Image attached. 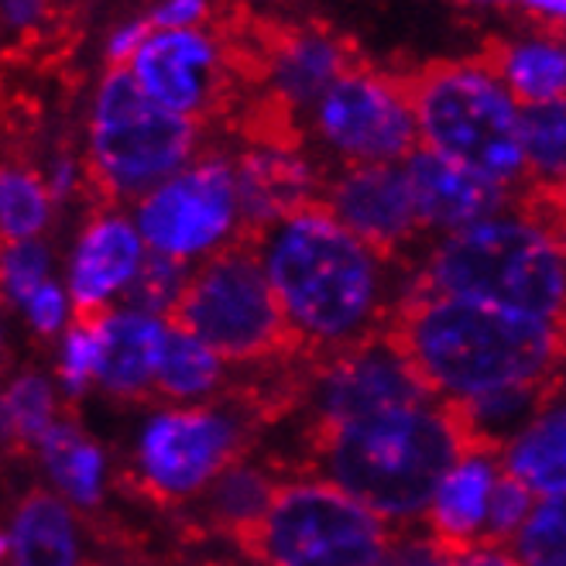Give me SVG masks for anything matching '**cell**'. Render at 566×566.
I'll list each match as a JSON object with an SVG mask.
<instances>
[{"mask_svg": "<svg viewBox=\"0 0 566 566\" xmlns=\"http://www.w3.org/2000/svg\"><path fill=\"white\" fill-rule=\"evenodd\" d=\"M381 333L437 402L566 378V329L474 298L409 285Z\"/></svg>", "mask_w": 566, "mask_h": 566, "instance_id": "6da1fadb", "label": "cell"}, {"mask_svg": "<svg viewBox=\"0 0 566 566\" xmlns=\"http://www.w3.org/2000/svg\"><path fill=\"white\" fill-rule=\"evenodd\" d=\"M244 234L261 251L303 357L323 360L381 333L391 310L385 303L388 261L354 238L323 203H310L272 227Z\"/></svg>", "mask_w": 566, "mask_h": 566, "instance_id": "7a4b0ae2", "label": "cell"}, {"mask_svg": "<svg viewBox=\"0 0 566 566\" xmlns=\"http://www.w3.org/2000/svg\"><path fill=\"white\" fill-rule=\"evenodd\" d=\"M463 440L443 402L303 429V478L337 484L385 522H422Z\"/></svg>", "mask_w": 566, "mask_h": 566, "instance_id": "3957f363", "label": "cell"}, {"mask_svg": "<svg viewBox=\"0 0 566 566\" xmlns=\"http://www.w3.org/2000/svg\"><path fill=\"white\" fill-rule=\"evenodd\" d=\"M412 289L474 298L566 329V254L518 210L440 238Z\"/></svg>", "mask_w": 566, "mask_h": 566, "instance_id": "277c9868", "label": "cell"}, {"mask_svg": "<svg viewBox=\"0 0 566 566\" xmlns=\"http://www.w3.org/2000/svg\"><path fill=\"white\" fill-rule=\"evenodd\" d=\"M161 319L210 347L223 364H282L303 357L261 251L244 230L189 269L186 285Z\"/></svg>", "mask_w": 566, "mask_h": 566, "instance_id": "5b68a950", "label": "cell"}, {"mask_svg": "<svg viewBox=\"0 0 566 566\" xmlns=\"http://www.w3.org/2000/svg\"><path fill=\"white\" fill-rule=\"evenodd\" d=\"M419 120L422 148L460 161L478 176L512 189H528L522 151V104L481 62H429L406 76Z\"/></svg>", "mask_w": 566, "mask_h": 566, "instance_id": "8992f818", "label": "cell"}, {"mask_svg": "<svg viewBox=\"0 0 566 566\" xmlns=\"http://www.w3.org/2000/svg\"><path fill=\"white\" fill-rule=\"evenodd\" d=\"M199 127L151 99L130 65H111L90 111L86 176L107 203L145 199L196 155Z\"/></svg>", "mask_w": 566, "mask_h": 566, "instance_id": "52a82bcc", "label": "cell"}, {"mask_svg": "<svg viewBox=\"0 0 566 566\" xmlns=\"http://www.w3.org/2000/svg\"><path fill=\"white\" fill-rule=\"evenodd\" d=\"M391 522L319 478L282 481L234 543L258 566H385Z\"/></svg>", "mask_w": 566, "mask_h": 566, "instance_id": "ba28073f", "label": "cell"}, {"mask_svg": "<svg viewBox=\"0 0 566 566\" xmlns=\"http://www.w3.org/2000/svg\"><path fill=\"white\" fill-rule=\"evenodd\" d=\"M254 419L241 402L169 409L148 422L138 463L158 502H182L217 484L244 460Z\"/></svg>", "mask_w": 566, "mask_h": 566, "instance_id": "9c48e42d", "label": "cell"}, {"mask_svg": "<svg viewBox=\"0 0 566 566\" xmlns=\"http://www.w3.org/2000/svg\"><path fill=\"white\" fill-rule=\"evenodd\" d=\"M148 251L176 261L213 254L241 230L238 169L223 155L189 161L179 176L161 182L138 203L135 217Z\"/></svg>", "mask_w": 566, "mask_h": 566, "instance_id": "30bf717a", "label": "cell"}, {"mask_svg": "<svg viewBox=\"0 0 566 566\" xmlns=\"http://www.w3.org/2000/svg\"><path fill=\"white\" fill-rule=\"evenodd\" d=\"M313 130L347 165H402L422 145L406 80L364 65L316 99Z\"/></svg>", "mask_w": 566, "mask_h": 566, "instance_id": "8fae6325", "label": "cell"}, {"mask_svg": "<svg viewBox=\"0 0 566 566\" xmlns=\"http://www.w3.org/2000/svg\"><path fill=\"white\" fill-rule=\"evenodd\" d=\"M437 402L409 360L398 354L385 333H375L344 354L310 360L306 388V426H333L364 416H378L391 409H416Z\"/></svg>", "mask_w": 566, "mask_h": 566, "instance_id": "7c38bea8", "label": "cell"}, {"mask_svg": "<svg viewBox=\"0 0 566 566\" xmlns=\"http://www.w3.org/2000/svg\"><path fill=\"white\" fill-rule=\"evenodd\" d=\"M319 203L388 264L426 234L402 165H347L323 182Z\"/></svg>", "mask_w": 566, "mask_h": 566, "instance_id": "4fadbf2b", "label": "cell"}, {"mask_svg": "<svg viewBox=\"0 0 566 566\" xmlns=\"http://www.w3.org/2000/svg\"><path fill=\"white\" fill-rule=\"evenodd\" d=\"M142 90L182 117H207L227 104V55L203 31H151L130 62Z\"/></svg>", "mask_w": 566, "mask_h": 566, "instance_id": "5bb4252c", "label": "cell"}, {"mask_svg": "<svg viewBox=\"0 0 566 566\" xmlns=\"http://www.w3.org/2000/svg\"><path fill=\"white\" fill-rule=\"evenodd\" d=\"M402 169L416 199L419 220L429 234L437 230V234L447 238L453 230L497 217L502 207L518 199L512 189L497 186L478 176L474 169H468V165L450 161L422 145L402 161Z\"/></svg>", "mask_w": 566, "mask_h": 566, "instance_id": "9a60e30c", "label": "cell"}, {"mask_svg": "<svg viewBox=\"0 0 566 566\" xmlns=\"http://www.w3.org/2000/svg\"><path fill=\"white\" fill-rule=\"evenodd\" d=\"M261 65V76L272 83V96L282 107H316V99L357 70L347 42L319 28H279L261 35L258 52L251 55Z\"/></svg>", "mask_w": 566, "mask_h": 566, "instance_id": "2e32d148", "label": "cell"}, {"mask_svg": "<svg viewBox=\"0 0 566 566\" xmlns=\"http://www.w3.org/2000/svg\"><path fill=\"white\" fill-rule=\"evenodd\" d=\"M497 471H502V457L463 453L432 494V505L419 525L447 559L484 549V525Z\"/></svg>", "mask_w": 566, "mask_h": 566, "instance_id": "e0dca14e", "label": "cell"}, {"mask_svg": "<svg viewBox=\"0 0 566 566\" xmlns=\"http://www.w3.org/2000/svg\"><path fill=\"white\" fill-rule=\"evenodd\" d=\"M241 230H264L310 203H319V182L310 165L289 148L254 145L238 161Z\"/></svg>", "mask_w": 566, "mask_h": 566, "instance_id": "ac0fdd59", "label": "cell"}, {"mask_svg": "<svg viewBox=\"0 0 566 566\" xmlns=\"http://www.w3.org/2000/svg\"><path fill=\"white\" fill-rule=\"evenodd\" d=\"M145 238L138 223L117 213L90 220L73 258V303H107L124 292L145 264Z\"/></svg>", "mask_w": 566, "mask_h": 566, "instance_id": "d6986e66", "label": "cell"}, {"mask_svg": "<svg viewBox=\"0 0 566 566\" xmlns=\"http://www.w3.org/2000/svg\"><path fill=\"white\" fill-rule=\"evenodd\" d=\"M484 62L494 70L522 107L566 99V35L543 28L518 39H497L488 45Z\"/></svg>", "mask_w": 566, "mask_h": 566, "instance_id": "ffe728a7", "label": "cell"}, {"mask_svg": "<svg viewBox=\"0 0 566 566\" xmlns=\"http://www.w3.org/2000/svg\"><path fill=\"white\" fill-rule=\"evenodd\" d=\"M165 319L148 313H114L104 329L96 381L117 398H148L155 395V375L165 347Z\"/></svg>", "mask_w": 566, "mask_h": 566, "instance_id": "44dd1931", "label": "cell"}, {"mask_svg": "<svg viewBox=\"0 0 566 566\" xmlns=\"http://www.w3.org/2000/svg\"><path fill=\"white\" fill-rule=\"evenodd\" d=\"M76 525L52 491H28L11 522V566H76Z\"/></svg>", "mask_w": 566, "mask_h": 566, "instance_id": "7402d4cb", "label": "cell"}, {"mask_svg": "<svg viewBox=\"0 0 566 566\" xmlns=\"http://www.w3.org/2000/svg\"><path fill=\"white\" fill-rule=\"evenodd\" d=\"M502 468L518 478L539 502L566 491V388L502 453Z\"/></svg>", "mask_w": 566, "mask_h": 566, "instance_id": "603a6c76", "label": "cell"}, {"mask_svg": "<svg viewBox=\"0 0 566 566\" xmlns=\"http://www.w3.org/2000/svg\"><path fill=\"white\" fill-rule=\"evenodd\" d=\"M169 326V323H165ZM223 388V360L182 329L165 333L155 375V395L165 402H199Z\"/></svg>", "mask_w": 566, "mask_h": 566, "instance_id": "cb8c5ba5", "label": "cell"}, {"mask_svg": "<svg viewBox=\"0 0 566 566\" xmlns=\"http://www.w3.org/2000/svg\"><path fill=\"white\" fill-rule=\"evenodd\" d=\"M282 481H275L261 463H234L217 484H210V497H207V509H210V528L223 532L227 539H234L241 528H248L251 522H258L269 509L272 494Z\"/></svg>", "mask_w": 566, "mask_h": 566, "instance_id": "d4e9b609", "label": "cell"}, {"mask_svg": "<svg viewBox=\"0 0 566 566\" xmlns=\"http://www.w3.org/2000/svg\"><path fill=\"white\" fill-rule=\"evenodd\" d=\"M522 151L528 189H556L566 182V99L522 107Z\"/></svg>", "mask_w": 566, "mask_h": 566, "instance_id": "484cf974", "label": "cell"}, {"mask_svg": "<svg viewBox=\"0 0 566 566\" xmlns=\"http://www.w3.org/2000/svg\"><path fill=\"white\" fill-rule=\"evenodd\" d=\"M42 457L49 463L52 478L62 484V491L76 497L80 505H96L99 497V471H104V457L83 437L80 429L55 422L42 443Z\"/></svg>", "mask_w": 566, "mask_h": 566, "instance_id": "4316f807", "label": "cell"}, {"mask_svg": "<svg viewBox=\"0 0 566 566\" xmlns=\"http://www.w3.org/2000/svg\"><path fill=\"white\" fill-rule=\"evenodd\" d=\"M52 213V189L49 182L21 169V165H8L4 182H0V220H4V244L18 241H35Z\"/></svg>", "mask_w": 566, "mask_h": 566, "instance_id": "83f0119b", "label": "cell"}, {"mask_svg": "<svg viewBox=\"0 0 566 566\" xmlns=\"http://www.w3.org/2000/svg\"><path fill=\"white\" fill-rule=\"evenodd\" d=\"M509 553L522 566H566V491L543 497L509 543Z\"/></svg>", "mask_w": 566, "mask_h": 566, "instance_id": "f1b7e54d", "label": "cell"}, {"mask_svg": "<svg viewBox=\"0 0 566 566\" xmlns=\"http://www.w3.org/2000/svg\"><path fill=\"white\" fill-rule=\"evenodd\" d=\"M4 416H8V437L18 440L21 450L42 447L55 426L52 422V391H49L45 378H39V375L18 378L8 391Z\"/></svg>", "mask_w": 566, "mask_h": 566, "instance_id": "f546056e", "label": "cell"}, {"mask_svg": "<svg viewBox=\"0 0 566 566\" xmlns=\"http://www.w3.org/2000/svg\"><path fill=\"white\" fill-rule=\"evenodd\" d=\"M186 275H189V264L186 261H176L169 254H158V251H148L145 254V264L138 269V275L130 279V285L124 289L127 295V310L130 313H148V316H165L176 303L179 289L186 285Z\"/></svg>", "mask_w": 566, "mask_h": 566, "instance_id": "4dcf8cb0", "label": "cell"}, {"mask_svg": "<svg viewBox=\"0 0 566 566\" xmlns=\"http://www.w3.org/2000/svg\"><path fill=\"white\" fill-rule=\"evenodd\" d=\"M539 497L532 494L518 478H512L505 468L497 471L491 509H488V525H484V549H509V543L522 532L528 515L536 512Z\"/></svg>", "mask_w": 566, "mask_h": 566, "instance_id": "1f68e13d", "label": "cell"}, {"mask_svg": "<svg viewBox=\"0 0 566 566\" xmlns=\"http://www.w3.org/2000/svg\"><path fill=\"white\" fill-rule=\"evenodd\" d=\"M45 269H49V251L39 241H18L4 244V279L8 292L21 303H28L45 285Z\"/></svg>", "mask_w": 566, "mask_h": 566, "instance_id": "d6a6232c", "label": "cell"}, {"mask_svg": "<svg viewBox=\"0 0 566 566\" xmlns=\"http://www.w3.org/2000/svg\"><path fill=\"white\" fill-rule=\"evenodd\" d=\"M210 18V0H161L148 14L155 31H192Z\"/></svg>", "mask_w": 566, "mask_h": 566, "instance_id": "836d02e7", "label": "cell"}, {"mask_svg": "<svg viewBox=\"0 0 566 566\" xmlns=\"http://www.w3.org/2000/svg\"><path fill=\"white\" fill-rule=\"evenodd\" d=\"M450 559L437 549V543L429 539V532L422 528V536H402L391 539V549L385 556V566H447Z\"/></svg>", "mask_w": 566, "mask_h": 566, "instance_id": "e575fe53", "label": "cell"}, {"mask_svg": "<svg viewBox=\"0 0 566 566\" xmlns=\"http://www.w3.org/2000/svg\"><path fill=\"white\" fill-rule=\"evenodd\" d=\"M55 18V0H4V21L11 31L31 35V31H45Z\"/></svg>", "mask_w": 566, "mask_h": 566, "instance_id": "d590c367", "label": "cell"}, {"mask_svg": "<svg viewBox=\"0 0 566 566\" xmlns=\"http://www.w3.org/2000/svg\"><path fill=\"white\" fill-rule=\"evenodd\" d=\"M151 24L148 21H135V24H124V28H117L114 35H111V42H107V55H111V62L114 65H130L135 62V55L142 52V45L151 39Z\"/></svg>", "mask_w": 566, "mask_h": 566, "instance_id": "8d00e7d4", "label": "cell"}, {"mask_svg": "<svg viewBox=\"0 0 566 566\" xmlns=\"http://www.w3.org/2000/svg\"><path fill=\"white\" fill-rule=\"evenodd\" d=\"M24 306H28V316H31V323H35L39 333H52L62 323V313H65L62 292L55 285H49V282L35 295H31Z\"/></svg>", "mask_w": 566, "mask_h": 566, "instance_id": "74e56055", "label": "cell"}, {"mask_svg": "<svg viewBox=\"0 0 566 566\" xmlns=\"http://www.w3.org/2000/svg\"><path fill=\"white\" fill-rule=\"evenodd\" d=\"M447 566H522L509 549H478L468 556H457Z\"/></svg>", "mask_w": 566, "mask_h": 566, "instance_id": "f35d334b", "label": "cell"}, {"mask_svg": "<svg viewBox=\"0 0 566 566\" xmlns=\"http://www.w3.org/2000/svg\"><path fill=\"white\" fill-rule=\"evenodd\" d=\"M525 8L553 24H566V0H525Z\"/></svg>", "mask_w": 566, "mask_h": 566, "instance_id": "ab89813d", "label": "cell"}, {"mask_svg": "<svg viewBox=\"0 0 566 566\" xmlns=\"http://www.w3.org/2000/svg\"><path fill=\"white\" fill-rule=\"evenodd\" d=\"M532 192H543L546 199H553V203H556L559 210H566V182L556 186V189H532Z\"/></svg>", "mask_w": 566, "mask_h": 566, "instance_id": "60d3db41", "label": "cell"}, {"mask_svg": "<svg viewBox=\"0 0 566 566\" xmlns=\"http://www.w3.org/2000/svg\"><path fill=\"white\" fill-rule=\"evenodd\" d=\"M478 4H515V0H478Z\"/></svg>", "mask_w": 566, "mask_h": 566, "instance_id": "b9f144b4", "label": "cell"}]
</instances>
